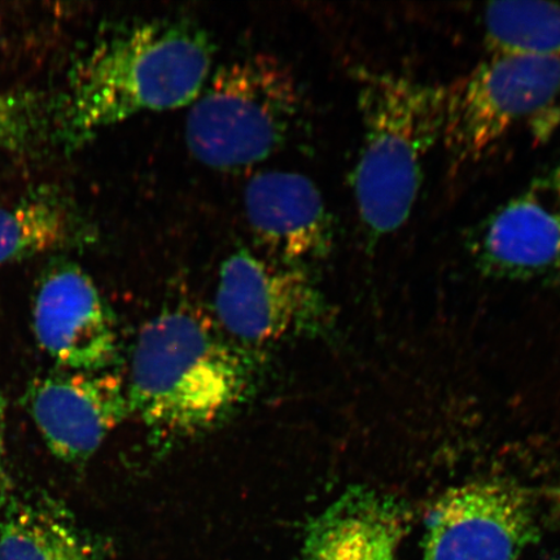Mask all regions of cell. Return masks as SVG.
Instances as JSON below:
<instances>
[{
  "mask_svg": "<svg viewBox=\"0 0 560 560\" xmlns=\"http://www.w3.org/2000/svg\"><path fill=\"white\" fill-rule=\"evenodd\" d=\"M490 276L529 279L560 268V163L497 208L468 236Z\"/></svg>",
  "mask_w": 560,
  "mask_h": 560,
  "instance_id": "9",
  "label": "cell"
},
{
  "mask_svg": "<svg viewBox=\"0 0 560 560\" xmlns=\"http://www.w3.org/2000/svg\"><path fill=\"white\" fill-rule=\"evenodd\" d=\"M560 95V58L492 55L446 86L443 138L453 165L480 159L514 125Z\"/></svg>",
  "mask_w": 560,
  "mask_h": 560,
  "instance_id": "6",
  "label": "cell"
},
{
  "mask_svg": "<svg viewBox=\"0 0 560 560\" xmlns=\"http://www.w3.org/2000/svg\"><path fill=\"white\" fill-rule=\"evenodd\" d=\"M209 34L186 19L137 21L103 39L77 68L66 107L73 139L144 112L191 105L212 72Z\"/></svg>",
  "mask_w": 560,
  "mask_h": 560,
  "instance_id": "2",
  "label": "cell"
},
{
  "mask_svg": "<svg viewBox=\"0 0 560 560\" xmlns=\"http://www.w3.org/2000/svg\"><path fill=\"white\" fill-rule=\"evenodd\" d=\"M482 32L493 55L560 58V4L499 2L481 13Z\"/></svg>",
  "mask_w": 560,
  "mask_h": 560,
  "instance_id": "14",
  "label": "cell"
},
{
  "mask_svg": "<svg viewBox=\"0 0 560 560\" xmlns=\"http://www.w3.org/2000/svg\"><path fill=\"white\" fill-rule=\"evenodd\" d=\"M552 560H560V558H557V559H552Z\"/></svg>",
  "mask_w": 560,
  "mask_h": 560,
  "instance_id": "18",
  "label": "cell"
},
{
  "mask_svg": "<svg viewBox=\"0 0 560 560\" xmlns=\"http://www.w3.org/2000/svg\"><path fill=\"white\" fill-rule=\"evenodd\" d=\"M300 109L290 67L276 56L249 55L209 77L188 112V150L219 171L262 163L285 143Z\"/></svg>",
  "mask_w": 560,
  "mask_h": 560,
  "instance_id": "4",
  "label": "cell"
},
{
  "mask_svg": "<svg viewBox=\"0 0 560 560\" xmlns=\"http://www.w3.org/2000/svg\"><path fill=\"white\" fill-rule=\"evenodd\" d=\"M214 305L222 332L245 350L314 338L331 322L324 293L303 266L247 249L223 262Z\"/></svg>",
  "mask_w": 560,
  "mask_h": 560,
  "instance_id": "5",
  "label": "cell"
},
{
  "mask_svg": "<svg viewBox=\"0 0 560 560\" xmlns=\"http://www.w3.org/2000/svg\"><path fill=\"white\" fill-rule=\"evenodd\" d=\"M0 560H95L86 538L48 501L18 503L0 523Z\"/></svg>",
  "mask_w": 560,
  "mask_h": 560,
  "instance_id": "13",
  "label": "cell"
},
{
  "mask_svg": "<svg viewBox=\"0 0 560 560\" xmlns=\"http://www.w3.org/2000/svg\"><path fill=\"white\" fill-rule=\"evenodd\" d=\"M359 73L363 132L352 188L363 233L375 243L400 230L415 209L425 159L443 138L446 86Z\"/></svg>",
  "mask_w": 560,
  "mask_h": 560,
  "instance_id": "3",
  "label": "cell"
},
{
  "mask_svg": "<svg viewBox=\"0 0 560 560\" xmlns=\"http://www.w3.org/2000/svg\"><path fill=\"white\" fill-rule=\"evenodd\" d=\"M33 328L38 345L67 371H107L118 338L114 315L93 279L79 266L46 272L35 293Z\"/></svg>",
  "mask_w": 560,
  "mask_h": 560,
  "instance_id": "10",
  "label": "cell"
},
{
  "mask_svg": "<svg viewBox=\"0 0 560 560\" xmlns=\"http://www.w3.org/2000/svg\"><path fill=\"white\" fill-rule=\"evenodd\" d=\"M252 234L271 260L303 266L330 254L332 215L314 182L303 174L268 171L244 190Z\"/></svg>",
  "mask_w": 560,
  "mask_h": 560,
  "instance_id": "11",
  "label": "cell"
},
{
  "mask_svg": "<svg viewBox=\"0 0 560 560\" xmlns=\"http://www.w3.org/2000/svg\"><path fill=\"white\" fill-rule=\"evenodd\" d=\"M540 534L527 489L486 479L447 489L427 514L422 560H520Z\"/></svg>",
  "mask_w": 560,
  "mask_h": 560,
  "instance_id": "7",
  "label": "cell"
},
{
  "mask_svg": "<svg viewBox=\"0 0 560 560\" xmlns=\"http://www.w3.org/2000/svg\"><path fill=\"white\" fill-rule=\"evenodd\" d=\"M254 385L248 350L199 312L173 307L140 328L126 392L130 415L156 443L172 444L226 422Z\"/></svg>",
  "mask_w": 560,
  "mask_h": 560,
  "instance_id": "1",
  "label": "cell"
},
{
  "mask_svg": "<svg viewBox=\"0 0 560 560\" xmlns=\"http://www.w3.org/2000/svg\"><path fill=\"white\" fill-rule=\"evenodd\" d=\"M73 236V215L55 198L0 206V266L61 247Z\"/></svg>",
  "mask_w": 560,
  "mask_h": 560,
  "instance_id": "15",
  "label": "cell"
},
{
  "mask_svg": "<svg viewBox=\"0 0 560 560\" xmlns=\"http://www.w3.org/2000/svg\"><path fill=\"white\" fill-rule=\"evenodd\" d=\"M46 116L33 96L0 93V149L24 150L42 139Z\"/></svg>",
  "mask_w": 560,
  "mask_h": 560,
  "instance_id": "16",
  "label": "cell"
},
{
  "mask_svg": "<svg viewBox=\"0 0 560 560\" xmlns=\"http://www.w3.org/2000/svg\"><path fill=\"white\" fill-rule=\"evenodd\" d=\"M410 522L395 495L349 488L312 522L296 560H400Z\"/></svg>",
  "mask_w": 560,
  "mask_h": 560,
  "instance_id": "12",
  "label": "cell"
},
{
  "mask_svg": "<svg viewBox=\"0 0 560 560\" xmlns=\"http://www.w3.org/2000/svg\"><path fill=\"white\" fill-rule=\"evenodd\" d=\"M5 405L4 396L0 392V500L9 490V478L5 474Z\"/></svg>",
  "mask_w": 560,
  "mask_h": 560,
  "instance_id": "17",
  "label": "cell"
},
{
  "mask_svg": "<svg viewBox=\"0 0 560 560\" xmlns=\"http://www.w3.org/2000/svg\"><path fill=\"white\" fill-rule=\"evenodd\" d=\"M25 404L56 458L83 464L130 415L121 376L110 371H65L38 377Z\"/></svg>",
  "mask_w": 560,
  "mask_h": 560,
  "instance_id": "8",
  "label": "cell"
}]
</instances>
